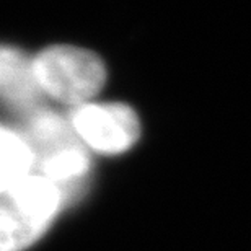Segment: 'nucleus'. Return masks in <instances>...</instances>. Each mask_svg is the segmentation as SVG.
Here are the masks:
<instances>
[{
    "label": "nucleus",
    "instance_id": "f03ea898",
    "mask_svg": "<svg viewBox=\"0 0 251 251\" xmlns=\"http://www.w3.org/2000/svg\"><path fill=\"white\" fill-rule=\"evenodd\" d=\"M43 97L70 106L88 103L106 82V67L97 54L77 46L46 48L33 59Z\"/></svg>",
    "mask_w": 251,
    "mask_h": 251
},
{
    "label": "nucleus",
    "instance_id": "7ed1b4c3",
    "mask_svg": "<svg viewBox=\"0 0 251 251\" xmlns=\"http://www.w3.org/2000/svg\"><path fill=\"white\" fill-rule=\"evenodd\" d=\"M75 135L87 147L104 155L123 153L137 142L140 123L123 103H83L69 116Z\"/></svg>",
    "mask_w": 251,
    "mask_h": 251
},
{
    "label": "nucleus",
    "instance_id": "f257e3e1",
    "mask_svg": "<svg viewBox=\"0 0 251 251\" xmlns=\"http://www.w3.org/2000/svg\"><path fill=\"white\" fill-rule=\"evenodd\" d=\"M65 196L52 181L31 172L0 198V251H23L43 237Z\"/></svg>",
    "mask_w": 251,
    "mask_h": 251
},
{
    "label": "nucleus",
    "instance_id": "423d86ee",
    "mask_svg": "<svg viewBox=\"0 0 251 251\" xmlns=\"http://www.w3.org/2000/svg\"><path fill=\"white\" fill-rule=\"evenodd\" d=\"M33 152L17 130L0 124V198L33 172Z\"/></svg>",
    "mask_w": 251,
    "mask_h": 251
},
{
    "label": "nucleus",
    "instance_id": "20e7f679",
    "mask_svg": "<svg viewBox=\"0 0 251 251\" xmlns=\"http://www.w3.org/2000/svg\"><path fill=\"white\" fill-rule=\"evenodd\" d=\"M41 100L33 59L18 48L0 44V104L25 116L41 108Z\"/></svg>",
    "mask_w": 251,
    "mask_h": 251
},
{
    "label": "nucleus",
    "instance_id": "39448f33",
    "mask_svg": "<svg viewBox=\"0 0 251 251\" xmlns=\"http://www.w3.org/2000/svg\"><path fill=\"white\" fill-rule=\"evenodd\" d=\"M33 170L52 181L64 196H67L69 191L77 188L88 175L90 157L83 144L75 139L36 157Z\"/></svg>",
    "mask_w": 251,
    "mask_h": 251
}]
</instances>
